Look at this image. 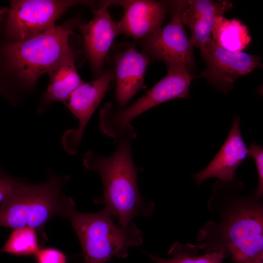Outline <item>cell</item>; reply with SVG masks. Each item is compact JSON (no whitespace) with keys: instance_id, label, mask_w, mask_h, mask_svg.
Wrapping results in <instances>:
<instances>
[{"instance_id":"obj_1","label":"cell","mask_w":263,"mask_h":263,"mask_svg":"<svg viewBox=\"0 0 263 263\" xmlns=\"http://www.w3.org/2000/svg\"><path fill=\"white\" fill-rule=\"evenodd\" d=\"M244 185L236 178L218 180L207 203L217 218L199 230L197 242L210 251L225 252L235 263H242L263 253V197L254 189L243 193Z\"/></svg>"},{"instance_id":"obj_3","label":"cell","mask_w":263,"mask_h":263,"mask_svg":"<svg viewBox=\"0 0 263 263\" xmlns=\"http://www.w3.org/2000/svg\"><path fill=\"white\" fill-rule=\"evenodd\" d=\"M70 179L69 176L56 175L50 169L44 183L33 185L25 179L0 205V226L37 230L55 216L65 218L75 205L62 191Z\"/></svg>"},{"instance_id":"obj_6","label":"cell","mask_w":263,"mask_h":263,"mask_svg":"<svg viewBox=\"0 0 263 263\" xmlns=\"http://www.w3.org/2000/svg\"><path fill=\"white\" fill-rule=\"evenodd\" d=\"M166 75L127 108H117L107 103L100 113L99 128L114 139L130 126L135 117L149 109L167 101L188 97L192 80L196 75L190 74L183 65L167 67Z\"/></svg>"},{"instance_id":"obj_15","label":"cell","mask_w":263,"mask_h":263,"mask_svg":"<svg viewBox=\"0 0 263 263\" xmlns=\"http://www.w3.org/2000/svg\"><path fill=\"white\" fill-rule=\"evenodd\" d=\"M232 4L227 1L188 0L181 14V20L190 30V41L201 48L210 38L216 19L230 9Z\"/></svg>"},{"instance_id":"obj_5","label":"cell","mask_w":263,"mask_h":263,"mask_svg":"<svg viewBox=\"0 0 263 263\" xmlns=\"http://www.w3.org/2000/svg\"><path fill=\"white\" fill-rule=\"evenodd\" d=\"M73 24L53 26L43 33L23 41L6 44L2 53L8 65L23 85L33 87L38 77L69 50L68 38Z\"/></svg>"},{"instance_id":"obj_8","label":"cell","mask_w":263,"mask_h":263,"mask_svg":"<svg viewBox=\"0 0 263 263\" xmlns=\"http://www.w3.org/2000/svg\"><path fill=\"white\" fill-rule=\"evenodd\" d=\"M187 2L175 1L174 14L169 23L140 39L139 44L143 52L163 61L167 67L183 65L189 71L194 65L193 47L181 20Z\"/></svg>"},{"instance_id":"obj_20","label":"cell","mask_w":263,"mask_h":263,"mask_svg":"<svg viewBox=\"0 0 263 263\" xmlns=\"http://www.w3.org/2000/svg\"><path fill=\"white\" fill-rule=\"evenodd\" d=\"M249 157L254 160L258 175V184L255 188L258 195L263 196V148L256 142H252L248 148Z\"/></svg>"},{"instance_id":"obj_14","label":"cell","mask_w":263,"mask_h":263,"mask_svg":"<svg viewBox=\"0 0 263 263\" xmlns=\"http://www.w3.org/2000/svg\"><path fill=\"white\" fill-rule=\"evenodd\" d=\"M150 62L148 55L132 46L122 50L114 57L115 98L119 108L127 103L143 86L144 76Z\"/></svg>"},{"instance_id":"obj_10","label":"cell","mask_w":263,"mask_h":263,"mask_svg":"<svg viewBox=\"0 0 263 263\" xmlns=\"http://www.w3.org/2000/svg\"><path fill=\"white\" fill-rule=\"evenodd\" d=\"M114 78L113 70H108L96 79L83 82L63 102L78 119L77 128L66 131L62 137L63 147L68 153H77L86 125Z\"/></svg>"},{"instance_id":"obj_21","label":"cell","mask_w":263,"mask_h":263,"mask_svg":"<svg viewBox=\"0 0 263 263\" xmlns=\"http://www.w3.org/2000/svg\"><path fill=\"white\" fill-rule=\"evenodd\" d=\"M24 179L12 176L0 165V205Z\"/></svg>"},{"instance_id":"obj_9","label":"cell","mask_w":263,"mask_h":263,"mask_svg":"<svg viewBox=\"0 0 263 263\" xmlns=\"http://www.w3.org/2000/svg\"><path fill=\"white\" fill-rule=\"evenodd\" d=\"M200 49L206 63V68L200 75L224 92L229 91L239 77L262 66L258 56L228 51L211 38Z\"/></svg>"},{"instance_id":"obj_18","label":"cell","mask_w":263,"mask_h":263,"mask_svg":"<svg viewBox=\"0 0 263 263\" xmlns=\"http://www.w3.org/2000/svg\"><path fill=\"white\" fill-rule=\"evenodd\" d=\"M169 259L147 253L155 263H224L225 252L208 250L200 244L176 242L169 250Z\"/></svg>"},{"instance_id":"obj_12","label":"cell","mask_w":263,"mask_h":263,"mask_svg":"<svg viewBox=\"0 0 263 263\" xmlns=\"http://www.w3.org/2000/svg\"><path fill=\"white\" fill-rule=\"evenodd\" d=\"M240 122V117L235 116L228 136L218 153L204 169L192 175L197 185L210 178L224 182L236 178V170L249 157L248 149L242 136Z\"/></svg>"},{"instance_id":"obj_17","label":"cell","mask_w":263,"mask_h":263,"mask_svg":"<svg viewBox=\"0 0 263 263\" xmlns=\"http://www.w3.org/2000/svg\"><path fill=\"white\" fill-rule=\"evenodd\" d=\"M212 38L218 45L232 52H241L249 44L251 38L246 26L239 20L218 18L211 31Z\"/></svg>"},{"instance_id":"obj_7","label":"cell","mask_w":263,"mask_h":263,"mask_svg":"<svg viewBox=\"0 0 263 263\" xmlns=\"http://www.w3.org/2000/svg\"><path fill=\"white\" fill-rule=\"evenodd\" d=\"M85 1L20 0L11 2L6 22L7 37L11 42L25 41L52 26L69 8Z\"/></svg>"},{"instance_id":"obj_19","label":"cell","mask_w":263,"mask_h":263,"mask_svg":"<svg viewBox=\"0 0 263 263\" xmlns=\"http://www.w3.org/2000/svg\"><path fill=\"white\" fill-rule=\"evenodd\" d=\"M39 249L36 229L22 227L14 229L0 252L28 256L35 255Z\"/></svg>"},{"instance_id":"obj_13","label":"cell","mask_w":263,"mask_h":263,"mask_svg":"<svg viewBox=\"0 0 263 263\" xmlns=\"http://www.w3.org/2000/svg\"><path fill=\"white\" fill-rule=\"evenodd\" d=\"M124 8L117 22L120 35L140 40L161 27L167 7L164 2L153 0H122L113 2Z\"/></svg>"},{"instance_id":"obj_16","label":"cell","mask_w":263,"mask_h":263,"mask_svg":"<svg viewBox=\"0 0 263 263\" xmlns=\"http://www.w3.org/2000/svg\"><path fill=\"white\" fill-rule=\"evenodd\" d=\"M75 53L67 52L49 70L50 81L43 94L38 112L41 113L52 102H64L72 93L84 82L75 65Z\"/></svg>"},{"instance_id":"obj_11","label":"cell","mask_w":263,"mask_h":263,"mask_svg":"<svg viewBox=\"0 0 263 263\" xmlns=\"http://www.w3.org/2000/svg\"><path fill=\"white\" fill-rule=\"evenodd\" d=\"M108 2L94 10L92 19L78 25L82 36L85 54L97 78L104 73L105 59L115 38L120 35L117 22L108 10Z\"/></svg>"},{"instance_id":"obj_23","label":"cell","mask_w":263,"mask_h":263,"mask_svg":"<svg viewBox=\"0 0 263 263\" xmlns=\"http://www.w3.org/2000/svg\"><path fill=\"white\" fill-rule=\"evenodd\" d=\"M242 263H263V253Z\"/></svg>"},{"instance_id":"obj_4","label":"cell","mask_w":263,"mask_h":263,"mask_svg":"<svg viewBox=\"0 0 263 263\" xmlns=\"http://www.w3.org/2000/svg\"><path fill=\"white\" fill-rule=\"evenodd\" d=\"M65 218L70 222L79 240L84 263H105L113 257L126 258L131 246L143 242L141 230L133 223L123 228L105 209L92 213L71 207Z\"/></svg>"},{"instance_id":"obj_2","label":"cell","mask_w":263,"mask_h":263,"mask_svg":"<svg viewBox=\"0 0 263 263\" xmlns=\"http://www.w3.org/2000/svg\"><path fill=\"white\" fill-rule=\"evenodd\" d=\"M136 136L131 126L114 139L116 148L111 155L88 151L83 157L84 166L96 172L103 184L102 192L94 199V203L102 205L123 228L132 224L134 218L150 215L154 208V203L146 201L138 188L137 176L141 169L134 165L132 153Z\"/></svg>"},{"instance_id":"obj_22","label":"cell","mask_w":263,"mask_h":263,"mask_svg":"<svg viewBox=\"0 0 263 263\" xmlns=\"http://www.w3.org/2000/svg\"><path fill=\"white\" fill-rule=\"evenodd\" d=\"M35 256L37 263H66L63 253L54 248H40Z\"/></svg>"}]
</instances>
